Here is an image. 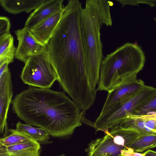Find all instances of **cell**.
Here are the masks:
<instances>
[{"instance_id": "18", "label": "cell", "mask_w": 156, "mask_h": 156, "mask_svg": "<svg viewBox=\"0 0 156 156\" xmlns=\"http://www.w3.org/2000/svg\"><path fill=\"white\" fill-rule=\"evenodd\" d=\"M16 49L11 34L0 39V58H6L13 60Z\"/></svg>"}, {"instance_id": "22", "label": "cell", "mask_w": 156, "mask_h": 156, "mask_svg": "<svg viewBox=\"0 0 156 156\" xmlns=\"http://www.w3.org/2000/svg\"><path fill=\"white\" fill-rule=\"evenodd\" d=\"M123 7L126 5H137L140 4H145L151 6H154L156 5V0H116Z\"/></svg>"}, {"instance_id": "11", "label": "cell", "mask_w": 156, "mask_h": 156, "mask_svg": "<svg viewBox=\"0 0 156 156\" xmlns=\"http://www.w3.org/2000/svg\"><path fill=\"white\" fill-rule=\"evenodd\" d=\"M63 0H45L32 12L27 20L25 27L29 30L34 27L53 14L62 10Z\"/></svg>"}, {"instance_id": "5", "label": "cell", "mask_w": 156, "mask_h": 156, "mask_svg": "<svg viewBox=\"0 0 156 156\" xmlns=\"http://www.w3.org/2000/svg\"><path fill=\"white\" fill-rule=\"evenodd\" d=\"M156 93V88L145 85L129 99L104 115L99 117L94 123L97 131H109L119 125L138 107L147 101Z\"/></svg>"}, {"instance_id": "17", "label": "cell", "mask_w": 156, "mask_h": 156, "mask_svg": "<svg viewBox=\"0 0 156 156\" xmlns=\"http://www.w3.org/2000/svg\"><path fill=\"white\" fill-rule=\"evenodd\" d=\"M156 147V134H142L139 136L128 148L135 152H142Z\"/></svg>"}, {"instance_id": "4", "label": "cell", "mask_w": 156, "mask_h": 156, "mask_svg": "<svg viewBox=\"0 0 156 156\" xmlns=\"http://www.w3.org/2000/svg\"><path fill=\"white\" fill-rule=\"evenodd\" d=\"M145 57L137 44L128 42L103 59L97 91H109L121 84L128 77L143 69Z\"/></svg>"}, {"instance_id": "16", "label": "cell", "mask_w": 156, "mask_h": 156, "mask_svg": "<svg viewBox=\"0 0 156 156\" xmlns=\"http://www.w3.org/2000/svg\"><path fill=\"white\" fill-rule=\"evenodd\" d=\"M108 133L115 144L126 148L142 134L135 130L124 129L118 126L111 129Z\"/></svg>"}, {"instance_id": "6", "label": "cell", "mask_w": 156, "mask_h": 156, "mask_svg": "<svg viewBox=\"0 0 156 156\" xmlns=\"http://www.w3.org/2000/svg\"><path fill=\"white\" fill-rule=\"evenodd\" d=\"M20 78L24 83L32 87L50 88L57 80V75L48 52L30 57L25 63Z\"/></svg>"}, {"instance_id": "25", "label": "cell", "mask_w": 156, "mask_h": 156, "mask_svg": "<svg viewBox=\"0 0 156 156\" xmlns=\"http://www.w3.org/2000/svg\"><path fill=\"white\" fill-rule=\"evenodd\" d=\"M144 156H156V151L149 150L143 153Z\"/></svg>"}, {"instance_id": "10", "label": "cell", "mask_w": 156, "mask_h": 156, "mask_svg": "<svg viewBox=\"0 0 156 156\" xmlns=\"http://www.w3.org/2000/svg\"><path fill=\"white\" fill-rule=\"evenodd\" d=\"M108 131L104 137L90 143L86 150L88 156H123L121 151L127 148L115 144Z\"/></svg>"}, {"instance_id": "12", "label": "cell", "mask_w": 156, "mask_h": 156, "mask_svg": "<svg viewBox=\"0 0 156 156\" xmlns=\"http://www.w3.org/2000/svg\"><path fill=\"white\" fill-rule=\"evenodd\" d=\"M64 9L29 30L31 34L38 43L47 45L61 19Z\"/></svg>"}, {"instance_id": "20", "label": "cell", "mask_w": 156, "mask_h": 156, "mask_svg": "<svg viewBox=\"0 0 156 156\" xmlns=\"http://www.w3.org/2000/svg\"><path fill=\"white\" fill-rule=\"evenodd\" d=\"M156 114V93L150 99L137 108L132 114L143 115Z\"/></svg>"}, {"instance_id": "2", "label": "cell", "mask_w": 156, "mask_h": 156, "mask_svg": "<svg viewBox=\"0 0 156 156\" xmlns=\"http://www.w3.org/2000/svg\"><path fill=\"white\" fill-rule=\"evenodd\" d=\"M13 111L27 124L42 128L61 138L82 125L80 109L62 91L30 87L12 101Z\"/></svg>"}, {"instance_id": "14", "label": "cell", "mask_w": 156, "mask_h": 156, "mask_svg": "<svg viewBox=\"0 0 156 156\" xmlns=\"http://www.w3.org/2000/svg\"><path fill=\"white\" fill-rule=\"evenodd\" d=\"M45 0H0V4L8 12L16 14L35 10Z\"/></svg>"}, {"instance_id": "1", "label": "cell", "mask_w": 156, "mask_h": 156, "mask_svg": "<svg viewBox=\"0 0 156 156\" xmlns=\"http://www.w3.org/2000/svg\"><path fill=\"white\" fill-rule=\"evenodd\" d=\"M82 3L69 0L47 45L57 80L69 96L84 95L92 89L87 72L80 30Z\"/></svg>"}, {"instance_id": "23", "label": "cell", "mask_w": 156, "mask_h": 156, "mask_svg": "<svg viewBox=\"0 0 156 156\" xmlns=\"http://www.w3.org/2000/svg\"><path fill=\"white\" fill-rule=\"evenodd\" d=\"M121 153L123 156H144L143 153L135 152L129 148L122 150Z\"/></svg>"}, {"instance_id": "8", "label": "cell", "mask_w": 156, "mask_h": 156, "mask_svg": "<svg viewBox=\"0 0 156 156\" xmlns=\"http://www.w3.org/2000/svg\"><path fill=\"white\" fill-rule=\"evenodd\" d=\"M15 33L18 41L14 56L16 59L25 63L31 57L47 52V45L38 43L25 26Z\"/></svg>"}, {"instance_id": "21", "label": "cell", "mask_w": 156, "mask_h": 156, "mask_svg": "<svg viewBox=\"0 0 156 156\" xmlns=\"http://www.w3.org/2000/svg\"><path fill=\"white\" fill-rule=\"evenodd\" d=\"M10 23L9 19L4 16L0 17V39L10 34Z\"/></svg>"}, {"instance_id": "9", "label": "cell", "mask_w": 156, "mask_h": 156, "mask_svg": "<svg viewBox=\"0 0 156 156\" xmlns=\"http://www.w3.org/2000/svg\"><path fill=\"white\" fill-rule=\"evenodd\" d=\"M11 75L9 69L0 76V132L7 136L9 131L7 123L9 108L13 96Z\"/></svg>"}, {"instance_id": "15", "label": "cell", "mask_w": 156, "mask_h": 156, "mask_svg": "<svg viewBox=\"0 0 156 156\" xmlns=\"http://www.w3.org/2000/svg\"><path fill=\"white\" fill-rule=\"evenodd\" d=\"M15 131L34 139L40 144H47L51 143L50 134L45 130L39 127H34L32 126L23 124L19 122L16 124Z\"/></svg>"}, {"instance_id": "26", "label": "cell", "mask_w": 156, "mask_h": 156, "mask_svg": "<svg viewBox=\"0 0 156 156\" xmlns=\"http://www.w3.org/2000/svg\"><path fill=\"white\" fill-rule=\"evenodd\" d=\"M66 156V155H65V154H62L60 155H56V156Z\"/></svg>"}, {"instance_id": "3", "label": "cell", "mask_w": 156, "mask_h": 156, "mask_svg": "<svg viewBox=\"0 0 156 156\" xmlns=\"http://www.w3.org/2000/svg\"><path fill=\"white\" fill-rule=\"evenodd\" d=\"M106 0H87L81 11L80 30L87 70L90 83L96 88L100 79L103 56L100 29L102 24L112 26L110 7Z\"/></svg>"}, {"instance_id": "7", "label": "cell", "mask_w": 156, "mask_h": 156, "mask_svg": "<svg viewBox=\"0 0 156 156\" xmlns=\"http://www.w3.org/2000/svg\"><path fill=\"white\" fill-rule=\"evenodd\" d=\"M134 74L127 78L120 85L108 92L106 100L99 116L106 114L129 99L145 84Z\"/></svg>"}, {"instance_id": "13", "label": "cell", "mask_w": 156, "mask_h": 156, "mask_svg": "<svg viewBox=\"0 0 156 156\" xmlns=\"http://www.w3.org/2000/svg\"><path fill=\"white\" fill-rule=\"evenodd\" d=\"M40 143L33 139L10 146L0 144V156H40Z\"/></svg>"}, {"instance_id": "19", "label": "cell", "mask_w": 156, "mask_h": 156, "mask_svg": "<svg viewBox=\"0 0 156 156\" xmlns=\"http://www.w3.org/2000/svg\"><path fill=\"white\" fill-rule=\"evenodd\" d=\"M9 131L11 133V134L1 138L0 144L6 147L26 142L32 139L15 131L13 129H9Z\"/></svg>"}, {"instance_id": "27", "label": "cell", "mask_w": 156, "mask_h": 156, "mask_svg": "<svg viewBox=\"0 0 156 156\" xmlns=\"http://www.w3.org/2000/svg\"><path fill=\"white\" fill-rule=\"evenodd\" d=\"M154 21L156 23V17H154Z\"/></svg>"}, {"instance_id": "24", "label": "cell", "mask_w": 156, "mask_h": 156, "mask_svg": "<svg viewBox=\"0 0 156 156\" xmlns=\"http://www.w3.org/2000/svg\"><path fill=\"white\" fill-rule=\"evenodd\" d=\"M9 64V62H7L0 66V76L2 75L4 72L9 69L8 65Z\"/></svg>"}]
</instances>
